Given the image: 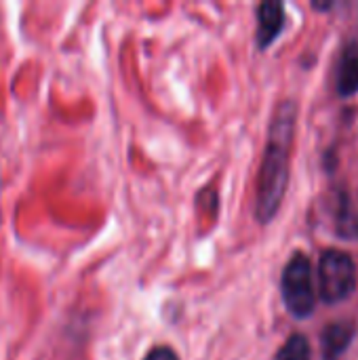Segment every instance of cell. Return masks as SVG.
<instances>
[{"instance_id":"6da1fadb","label":"cell","mask_w":358,"mask_h":360,"mask_svg":"<svg viewBox=\"0 0 358 360\" xmlns=\"http://www.w3.org/2000/svg\"><path fill=\"white\" fill-rule=\"evenodd\" d=\"M295 122H298L295 101L287 99L279 103L270 120L268 141H266L260 175H257L255 217L262 224H270L283 205L287 184H289V160H291Z\"/></svg>"},{"instance_id":"7a4b0ae2","label":"cell","mask_w":358,"mask_h":360,"mask_svg":"<svg viewBox=\"0 0 358 360\" xmlns=\"http://www.w3.org/2000/svg\"><path fill=\"white\" fill-rule=\"evenodd\" d=\"M281 293L287 310L295 319H308L314 312V281H312V264L304 253H295L281 278Z\"/></svg>"},{"instance_id":"3957f363","label":"cell","mask_w":358,"mask_h":360,"mask_svg":"<svg viewBox=\"0 0 358 360\" xmlns=\"http://www.w3.org/2000/svg\"><path fill=\"white\" fill-rule=\"evenodd\" d=\"M357 266L354 259L338 249H329L319 262V289L327 304H340L354 293Z\"/></svg>"},{"instance_id":"277c9868","label":"cell","mask_w":358,"mask_h":360,"mask_svg":"<svg viewBox=\"0 0 358 360\" xmlns=\"http://www.w3.org/2000/svg\"><path fill=\"white\" fill-rule=\"evenodd\" d=\"M285 27L283 2H262L257 6V46H270Z\"/></svg>"},{"instance_id":"5b68a950","label":"cell","mask_w":358,"mask_h":360,"mask_svg":"<svg viewBox=\"0 0 358 360\" xmlns=\"http://www.w3.org/2000/svg\"><path fill=\"white\" fill-rule=\"evenodd\" d=\"M354 338V325L350 321H340L329 325L323 331L321 338V350H323V360H340L342 354L348 350Z\"/></svg>"},{"instance_id":"8992f818","label":"cell","mask_w":358,"mask_h":360,"mask_svg":"<svg viewBox=\"0 0 358 360\" xmlns=\"http://www.w3.org/2000/svg\"><path fill=\"white\" fill-rule=\"evenodd\" d=\"M338 93L348 97L354 95L358 91V44L346 46V51L342 53V59L338 63Z\"/></svg>"},{"instance_id":"52a82bcc","label":"cell","mask_w":358,"mask_h":360,"mask_svg":"<svg viewBox=\"0 0 358 360\" xmlns=\"http://www.w3.org/2000/svg\"><path fill=\"white\" fill-rule=\"evenodd\" d=\"M276 360H312L308 340H306L304 335H300V333L291 335V338L283 344V348L279 350Z\"/></svg>"},{"instance_id":"ba28073f","label":"cell","mask_w":358,"mask_h":360,"mask_svg":"<svg viewBox=\"0 0 358 360\" xmlns=\"http://www.w3.org/2000/svg\"><path fill=\"white\" fill-rule=\"evenodd\" d=\"M143 360H179L177 352L169 346H154Z\"/></svg>"}]
</instances>
